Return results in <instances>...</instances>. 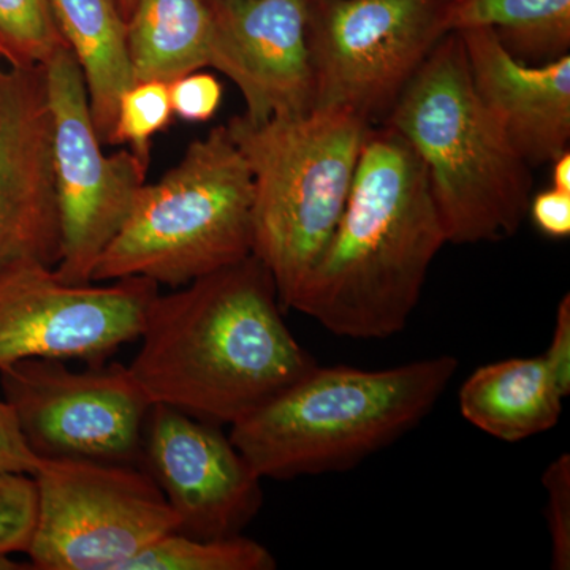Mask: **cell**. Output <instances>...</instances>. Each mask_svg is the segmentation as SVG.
Masks as SVG:
<instances>
[{"label": "cell", "mask_w": 570, "mask_h": 570, "mask_svg": "<svg viewBox=\"0 0 570 570\" xmlns=\"http://www.w3.org/2000/svg\"><path fill=\"white\" fill-rule=\"evenodd\" d=\"M255 255L157 294L129 367L151 404L235 425L317 365Z\"/></svg>", "instance_id": "6da1fadb"}, {"label": "cell", "mask_w": 570, "mask_h": 570, "mask_svg": "<svg viewBox=\"0 0 570 570\" xmlns=\"http://www.w3.org/2000/svg\"><path fill=\"white\" fill-rule=\"evenodd\" d=\"M445 243L419 157L392 127L371 126L343 216L291 309L336 336L396 335Z\"/></svg>", "instance_id": "7a4b0ae2"}, {"label": "cell", "mask_w": 570, "mask_h": 570, "mask_svg": "<svg viewBox=\"0 0 570 570\" xmlns=\"http://www.w3.org/2000/svg\"><path fill=\"white\" fill-rule=\"evenodd\" d=\"M459 365L452 355L387 370L316 365L232 425L230 439L261 479L346 471L417 426Z\"/></svg>", "instance_id": "3957f363"}, {"label": "cell", "mask_w": 570, "mask_h": 570, "mask_svg": "<svg viewBox=\"0 0 570 570\" xmlns=\"http://www.w3.org/2000/svg\"><path fill=\"white\" fill-rule=\"evenodd\" d=\"M382 124L425 168L448 243L499 242L519 230L531 167L479 99L459 32L442 37Z\"/></svg>", "instance_id": "277c9868"}, {"label": "cell", "mask_w": 570, "mask_h": 570, "mask_svg": "<svg viewBox=\"0 0 570 570\" xmlns=\"http://www.w3.org/2000/svg\"><path fill=\"white\" fill-rule=\"evenodd\" d=\"M371 126L343 108L262 124L242 115L227 124L253 174V255L275 281L284 309L335 234Z\"/></svg>", "instance_id": "5b68a950"}, {"label": "cell", "mask_w": 570, "mask_h": 570, "mask_svg": "<svg viewBox=\"0 0 570 570\" xmlns=\"http://www.w3.org/2000/svg\"><path fill=\"white\" fill-rule=\"evenodd\" d=\"M253 206L249 164L227 126L214 127L141 187L91 281L145 277L178 288L238 264L253 255Z\"/></svg>", "instance_id": "8992f818"}, {"label": "cell", "mask_w": 570, "mask_h": 570, "mask_svg": "<svg viewBox=\"0 0 570 570\" xmlns=\"http://www.w3.org/2000/svg\"><path fill=\"white\" fill-rule=\"evenodd\" d=\"M36 523L28 554L37 570H124L178 519L141 466L40 460L32 474Z\"/></svg>", "instance_id": "52a82bcc"}, {"label": "cell", "mask_w": 570, "mask_h": 570, "mask_svg": "<svg viewBox=\"0 0 570 570\" xmlns=\"http://www.w3.org/2000/svg\"><path fill=\"white\" fill-rule=\"evenodd\" d=\"M453 0H309L314 108L382 124L450 32Z\"/></svg>", "instance_id": "ba28073f"}, {"label": "cell", "mask_w": 570, "mask_h": 570, "mask_svg": "<svg viewBox=\"0 0 570 570\" xmlns=\"http://www.w3.org/2000/svg\"><path fill=\"white\" fill-rule=\"evenodd\" d=\"M43 73L61 227V257L55 272L66 283L89 284L97 261L146 184L148 160L132 149L111 156L104 153L85 77L69 48L56 52Z\"/></svg>", "instance_id": "9c48e42d"}, {"label": "cell", "mask_w": 570, "mask_h": 570, "mask_svg": "<svg viewBox=\"0 0 570 570\" xmlns=\"http://www.w3.org/2000/svg\"><path fill=\"white\" fill-rule=\"evenodd\" d=\"M0 385L40 460L141 466L153 404L129 365L71 370L66 360H21L0 370Z\"/></svg>", "instance_id": "30bf717a"}, {"label": "cell", "mask_w": 570, "mask_h": 570, "mask_svg": "<svg viewBox=\"0 0 570 570\" xmlns=\"http://www.w3.org/2000/svg\"><path fill=\"white\" fill-rule=\"evenodd\" d=\"M159 285L145 277L70 284L52 266L0 276V370L29 358L100 365L140 337Z\"/></svg>", "instance_id": "8fae6325"}, {"label": "cell", "mask_w": 570, "mask_h": 570, "mask_svg": "<svg viewBox=\"0 0 570 570\" xmlns=\"http://www.w3.org/2000/svg\"><path fill=\"white\" fill-rule=\"evenodd\" d=\"M141 468L163 491L178 530L194 538L242 534L264 502L262 479L214 423L153 404Z\"/></svg>", "instance_id": "7c38bea8"}, {"label": "cell", "mask_w": 570, "mask_h": 570, "mask_svg": "<svg viewBox=\"0 0 570 570\" xmlns=\"http://www.w3.org/2000/svg\"><path fill=\"white\" fill-rule=\"evenodd\" d=\"M61 257L43 67L0 61V276Z\"/></svg>", "instance_id": "4fadbf2b"}, {"label": "cell", "mask_w": 570, "mask_h": 570, "mask_svg": "<svg viewBox=\"0 0 570 570\" xmlns=\"http://www.w3.org/2000/svg\"><path fill=\"white\" fill-rule=\"evenodd\" d=\"M206 6L212 14L209 67L238 86L247 121L314 110L309 0H206Z\"/></svg>", "instance_id": "5bb4252c"}, {"label": "cell", "mask_w": 570, "mask_h": 570, "mask_svg": "<svg viewBox=\"0 0 570 570\" xmlns=\"http://www.w3.org/2000/svg\"><path fill=\"white\" fill-rule=\"evenodd\" d=\"M455 32L479 99L521 159L535 167L569 151L570 56L527 66L489 28Z\"/></svg>", "instance_id": "9a60e30c"}, {"label": "cell", "mask_w": 570, "mask_h": 570, "mask_svg": "<svg viewBox=\"0 0 570 570\" xmlns=\"http://www.w3.org/2000/svg\"><path fill=\"white\" fill-rule=\"evenodd\" d=\"M564 400L542 355L480 366L459 393L461 415L505 442L523 441L557 426Z\"/></svg>", "instance_id": "2e32d148"}, {"label": "cell", "mask_w": 570, "mask_h": 570, "mask_svg": "<svg viewBox=\"0 0 570 570\" xmlns=\"http://www.w3.org/2000/svg\"><path fill=\"white\" fill-rule=\"evenodd\" d=\"M59 31L80 63L97 137L111 146L122 94L135 85L126 20L116 0H50Z\"/></svg>", "instance_id": "e0dca14e"}, {"label": "cell", "mask_w": 570, "mask_h": 570, "mask_svg": "<svg viewBox=\"0 0 570 570\" xmlns=\"http://www.w3.org/2000/svg\"><path fill=\"white\" fill-rule=\"evenodd\" d=\"M126 32L135 82H171L209 66L206 0H135Z\"/></svg>", "instance_id": "ac0fdd59"}, {"label": "cell", "mask_w": 570, "mask_h": 570, "mask_svg": "<svg viewBox=\"0 0 570 570\" xmlns=\"http://www.w3.org/2000/svg\"><path fill=\"white\" fill-rule=\"evenodd\" d=\"M450 32L489 28L527 66L569 55L570 0H453Z\"/></svg>", "instance_id": "d6986e66"}, {"label": "cell", "mask_w": 570, "mask_h": 570, "mask_svg": "<svg viewBox=\"0 0 570 570\" xmlns=\"http://www.w3.org/2000/svg\"><path fill=\"white\" fill-rule=\"evenodd\" d=\"M276 558L257 540L194 538L174 531L153 542L124 566V570H273Z\"/></svg>", "instance_id": "ffe728a7"}, {"label": "cell", "mask_w": 570, "mask_h": 570, "mask_svg": "<svg viewBox=\"0 0 570 570\" xmlns=\"http://www.w3.org/2000/svg\"><path fill=\"white\" fill-rule=\"evenodd\" d=\"M63 48L50 0H0V61L43 67Z\"/></svg>", "instance_id": "44dd1931"}, {"label": "cell", "mask_w": 570, "mask_h": 570, "mask_svg": "<svg viewBox=\"0 0 570 570\" xmlns=\"http://www.w3.org/2000/svg\"><path fill=\"white\" fill-rule=\"evenodd\" d=\"M168 82H135L119 100L111 146L130 145L141 159L149 163V142L171 121Z\"/></svg>", "instance_id": "7402d4cb"}, {"label": "cell", "mask_w": 570, "mask_h": 570, "mask_svg": "<svg viewBox=\"0 0 570 570\" xmlns=\"http://www.w3.org/2000/svg\"><path fill=\"white\" fill-rule=\"evenodd\" d=\"M36 512L32 475L0 472V570L20 569L10 557L28 550Z\"/></svg>", "instance_id": "603a6c76"}, {"label": "cell", "mask_w": 570, "mask_h": 570, "mask_svg": "<svg viewBox=\"0 0 570 570\" xmlns=\"http://www.w3.org/2000/svg\"><path fill=\"white\" fill-rule=\"evenodd\" d=\"M547 491L551 568L570 569V456L562 453L543 472Z\"/></svg>", "instance_id": "cb8c5ba5"}, {"label": "cell", "mask_w": 570, "mask_h": 570, "mask_svg": "<svg viewBox=\"0 0 570 570\" xmlns=\"http://www.w3.org/2000/svg\"><path fill=\"white\" fill-rule=\"evenodd\" d=\"M171 111L189 122H205L219 110L223 100V86L208 73L184 75L168 82Z\"/></svg>", "instance_id": "d4e9b609"}, {"label": "cell", "mask_w": 570, "mask_h": 570, "mask_svg": "<svg viewBox=\"0 0 570 570\" xmlns=\"http://www.w3.org/2000/svg\"><path fill=\"white\" fill-rule=\"evenodd\" d=\"M40 459L29 448L13 409L0 397V472L32 475Z\"/></svg>", "instance_id": "484cf974"}, {"label": "cell", "mask_w": 570, "mask_h": 570, "mask_svg": "<svg viewBox=\"0 0 570 570\" xmlns=\"http://www.w3.org/2000/svg\"><path fill=\"white\" fill-rule=\"evenodd\" d=\"M551 376L557 382L562 396L570 395V296L564 295L558 305L553 336L549 351L542 355Z\"/></svg>", "instance_id": "4316f807"}, {"label": "cell", "mask_w": 570, "mask_h": 570, "mask_svg": "<svg viewBox=\"0 0 570 570\" xmlns=\"http://www.w3.org/2000/svg\"><path fill=\"white\" fill-rule=\"evenodd\" d=\"M530 213L542 234L551 238L570 235V194L550 189L535 195L530 204Z\"/></svg>", "instance_id": "83f0119b"}, {"label": "cell", "mask_w": 570, "mask_h": 570, "mask_svg": "<svg viewBox=\"0 0 570 570\" xmlns=\"http://www.w3.org/2000/svg\"><path fill=\"white\" fill-rule=\"evenodd\" d=\"M553 189L570 194V153L553 160Z\"/></svg>", "instance_id": "f1b7e54d"}, {"label": "cell", "mask_w": 570, "mask_h": 570, "mask_svg": "<svg viewBox=\"0 0 570 570\" xmlns=\"http://www.w3.org/2000/svg\"><path fill=\"white\" fill-rule=\"evenodd\" d=\"M116 3H118V9L121 11L124 20L127 21V18L132 13L135 0H116Z\"/></svg>", "instance_id": "f546056e"}]
</instances>
